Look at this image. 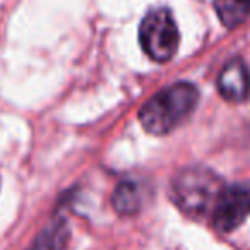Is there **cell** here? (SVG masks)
<instances>
[{"mask_svg": "<svg viewBox=\"0 0 250 250\" xmlns=\"http://www.w3.org/2000/svg\"><path fill=\"white\" fill-rule=\"evenodd\" d=\"M139 42L143 50L154 62H168L173 59L180 43V33L168 9H153L146 14L139 28Z\"/></svg>", "mask_w": 250, "mask_h": 250, "instance_id": "obj_3", "label": "cell"}, {"mask_svg": "<svg viewBox=\"0 0 250 250\" xmlns=\"http://www.w3.org/2000/svg\"><path fill=\"white\" fill-rule=\"evenodd\" d=\"M250 216V180L225 185L212 208V226L219 233L236 229Z\"/></svg>", "mask_w": 250, "mask_h": 250, "instance_id": "obj_4", "label": "cell"}, {"mask_svg": "<svg viewBox=\"0 0 250 250\" xmlns=\"http://www.w3.org/2000/svg\"><path fill=\"white\" fill-rule=\"evenodd\" d=\"M214 11L221 24L231 29L250 16V0H214Z\"/></svg>", "mask_w": 250, "mask_h": 250, "instance_id": "obj_8", "label": "cell"}, {"mask_svg": "<svg viewBox=\"0 0 250 250\" xmlns=\"http://www.w3.org/2000/svg\"><path fill=\"white\" fill-rule=\"evenodd\" d=\"M70 229L63 218H55L42 229L28 250H67Z\"/></svg>", "mask_w": 250, "mask_h": 250, "instance_id": "obj_6", "label": "cell"}, {"mask_svg": "<svg viewBox=\"0 0 250 250\" xmlns=\"http://www.w3.org/2000/svg\"><path fill=\"white\" fill-rule=\"evenodd\" d=\"M143 192L141 187L132 180H124L115 187L111 195L113 209L120 216H132L141 209L143 204Z\"/></svg>", "mask_w": 250, "mask_h": 250, "instance_id": "obj_7", "label": "cell"}, {"mask_svg": "<svg viewBox=\"0 0 250 250\" xmlns=\"http://www.w3.org/2000/svg\"><path fill=\"white\" fill-rule=\"evenodd\" d=\"M218 91L226 101L240 103L250 93L249 67L240 57H235L221 69L218 76Z\"/></svg>", "mask_w": 250, "mask_h": 250, "instance_id": "obj_5", "label": "cell"}, {"mask_svg": "<svg viewBox=\"0 0 250 250\" xmlns=\"http://www.w3.org/2000/svg\"><path fill=\"white\" fill-rule=\"evenodd\" d=\"M225 184L206 167H188L180 170L171 180L170 197L182 212L190 218H201L212 211Z\"/></svg>", "mask_w": 250, "mask_h": 250, "instance_id": "obj_2", "label": "cell"}, {"mask_svg": "<svg viewBox=\"0 0 250 250\" xmlns=\"http://www.w3.org/2000/svg\"><path fill=\"white\" fill-rule=\"evenodd\" d=\"M199 101V89L190 83H175L151 96L139 110L144 130L165 136L182 124Z\"/></svg>", "mask_w": 250, "mask_h": 250, "instance_id": "obj_1", "label": "cell"}]
</instances>
